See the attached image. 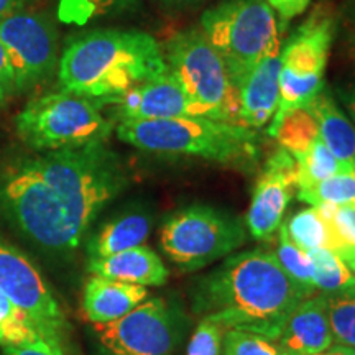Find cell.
<instances>
[{
	"label": "cell",
	"instance_id": "obj_1",
	"mask_svg": "<svg viewBox=\"0 0 355 355\" xmlns=\"http://www.w3.org/2000/svg\"><path fill=\"white\" fill-rule=\"evenodd\" d=\"M128 184L121 157L105 141L43 152L0 175V211L28 241L68 257Z\"/></svg>",
	"mask_w": 355,
	"mask_h": 355
},
{
	"label": "cell",
	"instance_id": "obj_2",
	"mask_svg": "<svg viewBox=\"0 0 355 355\" xmlns=\"http://www.w3.org/2000/svg\"><path fill=\"white\" fill-rule=\"evenodd\" d=\"M311 290L288 277L273 252L248 250L225 257L193 288V309L224 331H247L277 340Z\"/></svg>",
	"mask_w": 355,
	"mask_h": 355
},
{
	"label": "cell",
	"instance_id": "obj_3",
	"mask_svg": "<svg viewBox=\"0 0 355 355\" xmlns=\"http://www.w3.org/2000/svg\"><path fill=\"white\" fill-rule=\"evenodd\" d=\"M168 69L162 46L139 30H92L74 38L58 63L63 91L117 104L128 91Z\"/></svg>",
	"mask_w": 355,
	"mask_h": 355
},
{
	"label": "cell",
	"instance_id": "obj_4",
	"mask_svg": "<svg viewBox=\"0 0 355 355\" xmlns=\"http://www.w3.org/2000/svg\"><path fill=\"white\" fill-rule=\"evenodd\" d=\"M115 132L122 141L141 152L198 157L229 166L252 165L260 153L252 128L204 117L122 121Z\"/></svg>",
	"mask_w": 355,
	"mask_h": 355
},
{
	"label": "cell",
	"instance_id": "obj_5",
	"mask_svg": "<svg viewBox=\"0 0 355 355\" xmlns=\"http://www.w3.org/2000/svg\"><path fill=\"white\" fill-rule=\"evenodd\" d=\"M201 32L224 61L234 86L263 58L282 50L268 0H225L201 17Z\"/></svg>",
	"mask_w": 355,
	"mask_h": 355
},
{
	"label": "cell",
	"instance_id": "obj_6",
	"mask_svg": "<svg viewBox=\"0 0 355 355\" xmlns=\"http://www.w3.org/2000/svg\"><path fill=\"white\" fill-rule=\"evenodd\" d=\"M15 130L28 148L43 153L107 141L114 122L96 102L61 91L28 102L17 115Z\"/></svg>",
	"mask_w": 355,
	"mask_h": 355
},
{
	"label": "cell",
	"instance_id": "obj_7",
	"mask_svg": "<svg viewBox=\"0 0 355 355\" xmlns=\"http://www.w3.org/2000/svg\"><path fill=\"white\" fill-rule=\"evenodd\" d=\"M165 60L184 89L191 117L239 123L237 87L219 53L201 30H188L173 37Z\"/></svg>",
	"mask_w": 355,
	"mask_h": 355
},
{
	"label": "cell",
	"instance_id": "obj_8",
	"mask_svg": "<svg viewBox=\"0 0 355 355\" xmlns=\"http://www.w3.org/2000/svg\"><path fill=\"white\" fill-rule=\"evenodd\" d=\"M247 243L243 222L207 204H193L168 217L159 232L163 254L181 272H198Z\"/></svg>",
	"mask_w": 355,
	"mask_h": 355
},
{
	"label": "cell",
	"instance_id": "obj_9",
	"mask_svg": "<svg viewBox=\"0 0 355 355\" xmlns=\"http://www.w3.org/2000/svg\"><path fill=\"white\" fill-rule=\"evenodd\" d=\"M92 326L96 355H176L186 319L176 304L157 296L117 321Z\"/></svg>",
	"mask_w": 355,
	"mask_h": 355
},
{
	"label": "cell",
	"instance_id": "obj_10",
	"mask_svg": "<svg viewBox=\"0 0 355 355\" xmlns=\"http://www.w3.org/2000/svg\"><path fill=\"white\" fill-rule=\"evenodd\" d=\"M334 37V21L313 13L279 51V102L272 123L290 110L309 104L324 89V71Z\"/></svg>",
	"mask_w": 355,
	"mask_h": 355
},
{
	"label": "cell",
	"instance_id": "obj_11",
	"mask_svg": "<svg viewBox=\"0 0 355 355\" xmlns=\"http://www.w3.org/2000/svg\"><path fill=\"white\" fill-rule=\"evenodd\" d=\"M0 38L10 58L19 92L50 78L58 61V32L44 13L13 10L0 19Z\"/></svg>",
	"mask_w": 355,
	"mask_h": 355
},
{
	"label": "cell",
	"instance_id": "obj_12",
	"mask_svg": "<svg viewBox=\"0 0 355 355\" xmlns=\"http://www.w3.org/2000/svg\"><path fill=\"white\" fill-rule=\"evenodd\" d=\"M0 291L44 334L64 347L68 319L38 268L19 248L0 239Z\"/></svg>",
	"mask_w": 355,
	"mask_h": 355
},
{
	"label": "cell",
	"instance_id": "obj_13",
	"mask_svg": "<svg viewBox=\"0 0 355 355\" xmlns=\"http://www.w3.org/2000/svg\"><path fill=\"white\" fill-rule=\"evenodd\" d=\"M296 186V162L291 153L279 148L266 159L255 183L245 225L255 241H268L283 222V216Z\"/></svg>",
	"mask_w": 355,
	"mask_h": 355
},
{
	"label": "cell",
	"instance_id": "obj_14",
	"mask_svg": "<svg viewBox=\"0 0 355 355\" xmlns=\"http://www.w3.org/2000/svg\"><path fill=\"white\" fill-rule=\"evenodd\" d=\"M122 121H159L191 117L184 89L170 69L128 91L117 102Z\"/></svg>",
	"mask_w": 355,
	"mask_h": 355
},
{
	"label": "cell",
	"instance_id": "obj_15",
	"mask_svg": "<svg viewBox=\"0 0 355 355\" xmlns=\"http://www.w3.org/2000/svg\"><path fill=\"white\" fill-rule=\"evenodd\" d=\"M275 343L283 355H318L334 345L324 293H314L293 311Z\"/></svg>",
	"mask_w": 355,
	"mask_h": 355
},
{
	"label": "cell",
	"instance_id": "obj_16",
	"mask_svg": "<svg viewBox=\"0 0 355 355\" xmlns=\"http://www.w3.org/2000/svg\"><path fill=\"white\" fill-rule=\"evenodd\" d=\"M279 51L263 58L237 86L239 123L252 130L266 125L278 109Z\"/></svg>",
	"mask_w": 355,
	"mask_h": 355
},
{
	"label": "cell",
	"instance_id": "obj_17",
	"mask_svg": "<svg viewBox=\"0 0 355 355\" xmlns=\"http://www.w3.org/2000/svg\"><path fill=\"white\" fill-rule=\"evenodd\" d=\"M87 268L97 277L145 288L163 286L170 278V270L166 268L159 255L144 243L104 259H89Z\"/></svg>",
	"mask_w": 355,
	"mask_h": 355
},
{
	"label": "cell",
	"instance_id": "obj_18",
	"mask_svg": "<svg viewBox=\"0 0 355 355\" xmlns=\"http://www.w3.org/2000/svg\"><path fill=\"white\" fill-rule=\"evenodd\" d=\"M150 298L145 286L92 275L84 285L83 311L92 324L117 321Z\"/></svg>",
	"mask_w": 355,
	"mask_h": 355
},
{
	"label": "cell",
	"instance_id": "obj_19",
	"mask_svg": "<svg viewBox=\"0 0 355 355\" xmlns=\"http://www.w3.org/2000/svg\"><path fill=\"white\" fill-rule=\"evenodd\" d=\"M153 217L145 207H130L110 217L87 242L89 259H104L141 245L152 230Z\"/></svg>",
	"mask_w": 355,
	"mask_h": 355
},
{
	"label": "cell",
	"instance_id": "obj_20",
	"mask_svg": "<svg viewBox=\"0 0 355 355\" xmlns=\"http://www.w3.org/2000/svg\"><path fill=\"white\" fill-rule=\"evenodd\" d=\"M319 137L337 159L355 170V125L332 99L326 87L311 101Z\"/></svg>",
	"mask_w": 355,
	"mask_h": 355
},
{
	"label": "cell",
	"instance_id": "obj_21",
	"mask_svg": "<svg viewBox=\"0 0 355 355\" xmlns=\"http://www.w3.org/2000/svg\"><path fill=\"white\" fill-rule=\"evenodd\" d=\"M0 345L2 347H38L66 355L63 345L51 340L2 291H0Z\"/></svg>",
	"mask_w": 355,
	"mask_h": 355
},
{
	"label": "cell",
	"instance_id": "obj_22",
	"mask_svg": "<svg viewBox=\"0 0 355 355\" xmlns=\"http://www.w3.org/2000/svg\"><path fill=\"white\" fill-rule=\"evenodd\" d=\"M268 133L293 157L304 153L311 144L319 139L318 121L311 109V102L286 112L278 122L270 125Z\"/></svg>",
	"mask_w": 355,
	"mask_h": 355
},
{
	"label": "cell",
	"instance_id": "obj_23",
	"mask_svg": "<svg viewBox=\"0 0 355 355\" xmlns=\"http://www.w3.org/2000/svg\"><path fill=\"white\" fill-rule=\"evenodd\" d=\"M296 188L306 189L321 183L327 178L340 173H355L354 168L337 159L329 148L324 145L321 137L311 144L304 153L296 155Z\"/></svg>",
	"mask_w": 355,
	"mask_h": 355
},
{
	"label": "cell",
	"instance_id": "obj_24",
	"mask_svg": "<svg viewBox=\"0 0 355 355\" xmlns=\"http://www.w3.org/2000/svg\"><path fill=\"white\" fill-rule=\"evenodd\" d=\"M334 344L355 349V285L324 293Z\"/></svg>",
	"mask_w": 355,
	"mask_h": 355
},
{
	"label": "cell",
	"instance_id": "obj_25",
	"mask_svg": "<svg viewBox=\"0 0 355 355\" xmlns=\"http://www.w3.org/2000/svg\"><path fill=\"white\" fill-rule=\"evenodd\" d=\"M308 254L314 265V288L319 293H332L355 285L354 273L334 250L321 247Z\"/></svg>",
	"mask_w": 355,
	"mask_h": 355
},
{
	"label": "cell",
	"instance_id": "obj_26",
	"mask_svg": "<svg viewBox=\"0 0 355 355\" xmlns=\"http://www.w3.org/2000/svg\"><path fill=\"white\" fill-rule=\"evenodd\" d=\"M298 199L309 206L321 204L355 207V173H340L306 189H298Z\"/></svg>",
	"mask_w": 355,
	"mask_h": 355
},
{
	"label": "cell",
	"instance_id": "obj_27",
	"mask_svg": "<svg viewBox=\"0 0 355 355\" xmlns=\"http://www.w3.org/2000/svg\"><path fill=\"white\" fill-rule=\"evenodd\" d=\"M288 237L304 252L313 248H329V232L316 207H308L293 214L285 222Z\"/></svg>",
	"mask_w": 355,
	"mask_h": 355
},
{
	"label": "cell",
	"instance_id": "obj_28",
	"mask_svg": "<svg viewBox=\"0 0 355 355\" xmlns=\"http://www.w3.org/2000/svg\"><path fill=\"white\" fill-rule=\"evenodd\" d=\"M278 230V247L277 252H275L278 263L282 265V268L285 270L288 277L295 279L296 283L311 288V290H316L314 288V265L309 254L288 237L285 222H282Z\"/></svg>",
	"mask_w": 355,
	"mask_h": 355
},
{
	"label": "cell",
	"instance_id": "obj_29",
	"mask_svg": "<svg viewBox=\"0 0 355 355\" xmlns=\"http://www.w3.org/2000/svg\"><path fill=\"white\" fill-rule=\"evenodd\" d=\"M316 209L327 225L331 250L339 254L347 248H355V207L321 204Z\"/></svg>",
	"mask_w": 355,
	"mask_h": 355
},
{
	"label": "cell",
	"instance_id": "obj_30",
	"mask_svg": "<svg viewBox=\"0 0 355 355\" xmlns=\"http://www.w3.org/2000/svg\"><path fill=\"white\" fill-rule=\"evenodd\" d=\"M222 355H283L275 340L247 331H225Z\"/></svg>",
	"mask_w": 355,
	"mask_h": 355
},
{
	"label": "cell",
	"instance_id": "obj_31",
	"mask_svg": "<svg viewBox=\"0 0 355 355\" xmlns=\"http://www.w3.org/2000/svg\"><path fill=\"white\" fill-rule=\"evenodd\" d=\"M130 2L132 0H58V13L63 21L83 25Z\"/></svg>",
	"mask_w": 355,
	"mask_h": 355
},
{
	"label": "cell",
	"instance_id": "obj_32",
	"mask_svg": "<svg viewBox=\"0 0 355 355\" xmlns=\"http://www.w3.org/2000/svg\"><path fill=\"white\" fill-rule=\"evenodd\" d=\"M224 329L219 324L201 319L196 331L191 336L186 355H220Z\"/></svg>",
	"mask_w": 355,
	"mask_h": 355
},
{
	"label": "cell",
	"instance_id": "obj_33",
	"mask_svg": "<svg viewBox=\"0 0 355 355\" xmlns=\"http://www.w3.org/2000/svg\"><path fill=\"white\" fill-rule=\"evenodd\" d=\"M15 94H19L15 73L12 69L10 58H8L6 44H3L2 38H0V104H6Z\"/></svg>",
	"mask_w": 355,
	"mask_h": 355
},
{
	"label": "cell",
	"instance_id": "obj_34",
	"mask_svg": "<svg viewBox=\"0 0 355 355\" xmlns=\"http://www.w3.org/2000/svg\"><path fill=\"white\" fill-rule=\"evenodd\" d=\"M311 0H268L273 12L279 13L283 20H291L308 8Z\"/></svg>",
	"mask_w": 355,
	"mask_h": 355
},
{
	"label": "cell",
	"instance_id": "obj_35",
	"mask_svg": "<svg viewBox=\"0 0 355 355\" xmlns=\"http://www.w3.org/2000/svg\"><path fill=\"white\" fill-rule=\"evenodd\" d=\"M3 355H61L55 350L38 347H3Z\"/></svg>",
	"mask_w": 355,
	"mask_h": 355
},
{
	"label": "cell",
	"instance_id": "obj_36",
	"mask_svg": "<svg viewBox=\"0 0 355 355\" xmlns=\"http://www.w3.org/2000/svg\"><path fill=\"white\" fill-rule=\"evenodd\" d=\"M340 94V99L345 104V107H347L350 117H352V121L355 123V87H350V89H344V91L339 92Z\"/></svg>",
	"mask_w": 355,
	"mask_h": 355
},
{
	"label": "cell",
	"instance_id": "obj_37",
	"mask_svg": "<svg viewBox=\"0 0 355 355\" xmlns=\"http://www.w3.org/2000/svg\"><path fill=\"white\" fill-rule=\"evenodd\" d=\"M21 0H0V19L8 15V13L17 10V6Z\"/></svg>",
	"mask_w": 355,
	"mask_h": 355
},
{
	"label": "cell",
	"instance_id": "obj_38",
	"mask_svg": "<svg viewBox=\"0 0 355 355\" xmlns=\"http://www.w3.org/2000/svg\"><path fill=\"white\" fill-rule=\"evenodd\" d=\"M337 255L344 260V263L349 266L350 272L355 273V248H347V250L339 252Z\"/></svg>",
	"mask_w": 355,
	"mask_h": 355
},
{
	"label": "cell",
	"instance_id": "obj_39",
	"mask_svg": "<svg viewBox=\"0 0 355 355\" xmlns=\"http://www.w3.org/2000/svg\"><path fill=\"white\" fill-rule=\"evenodd\" d=\"M168 3H173V6H191V3H199L202 0H165Z\"/></svg>",
	"mask_w": 355,
	"mask_h": 355
},
{
	"label": "cell",
	"instance_id": "obj_40",
	"mask_svg": "<svg viewBox=\"0 0 355 355\" xmlns=\"http://www.w3.org/2000/svg\"><path fill=\"white\" fill-rule=\"evenodd\" d=\"M347 355H355V349L347 347Z\"/></svg>",
	"mask_w": 355,
	"mask_h": 355
},
{
	"label": "cell",
	"instance_id": "obj_41",
	"mask_svg": "<svg viewBox=\"0 0 355 355\" xmlns=\"http://www.w3.org/2000/svg\"><path fill=\"white\" fill-rule=\"evenodd\" d=\"M354 44H355V26H354Z\"/></svg>",
	"mask_w": 355,
	"mask_h": 355
}]
</instances>
